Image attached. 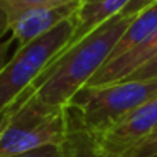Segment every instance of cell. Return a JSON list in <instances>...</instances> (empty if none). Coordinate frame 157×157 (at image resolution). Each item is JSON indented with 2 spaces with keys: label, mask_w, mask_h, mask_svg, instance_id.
I'll use <instances>...</instances> for the list:
<instances>
[{
  "label": "cell",
  "mask_w": 157,
  "mask_h": 157,
  "mask_svg": "<svg viewBox=\"0 0 157 157\" xmlns=\"http://www.w3.org/2000/svg\"><path fill=\"white\" fill-rule=\"evenodd\" d=\"M145 78H157V63L152 66H147V68H142L139 69L137 73H133L130 78L127 79H145ZM125 81V79H123Z\"/></svg>",
  "instance_id": "2e32d148"
},
{
  "label": "cell",
  "mask_w": 157,
  "mask_h": 157,
  "mask_svg": "<svg viewBox=\"0 0 157 157\" xmlns=\"http://www.w3.org/2000/svg\"><path fill=\"white\" fill-rule=\"evenodd\" d=\"M7 34H10V22H9V17L5 15V12L0 9V42L4 41Z\"/></svg>",
  "instance_id": "e0dca14e"
},
{
  "label": "cell",
  "mask_w": 157,
  "mask_h": 157,
  "mask_svg": "<svg viewBox=\"0 0 157 157\" xmlns=\"http://www.w3.org/2000/svg\"><path fill=\"white\" fill-rule=\"evenodd\" d=\"M9 113L7 112H0V133L4 132V128H5V125H7V122H9Z\"/></svg>",
  "instance_id": "ac0fdd59"
},
{
  "label": "cell",
  "mask_w": 157,
  "mask_h": 157,
  "mask_svg": "<svg viewBox=\"0 0 157 157\" xmlns=\"http://www.w3.org/2000/svg\"><path fill=\"white\" fill-rule=\"evenodd\" d=\"M9 157H61V145H44L39 149L29 150V152L15 154Z\"/></svg>",
  "instance_id": "4fadbf2b"
},
{
  "label": "cell",
  "mask_w": 157,
  "mask_h": 157,
  "mask_svg": "<svg viewBox=\"0 0 157 157\" xmlns=\"http://www.w3.org/2000/svg\"><path fill=\"white\" fill-rule=\"evenodd\" d=\"M128 2L130 0H81L79 9L75 15L76 27H75V32H73V37L69 39L68 46L61 51V54L66 52L68 49H71L76 42H79L83 37H86L90 32H93L100 24L122 14L123 9L128 5Z\"/></svg>",
  "instance_id": "ba28073f"
},
{
  "label": "cell",
  "mask_w": 157,
  "mask_h": 157,
  "mask_svg": "<svg viewBox=\"0 0 157 157\" xmlns=\"http://www.w3.org/2000/svg\"><path fill=\"white\" fill-rule=\"evenodd\" d=\"M68 133L64 112H41L24 105L9 118L0 133V157L29 152L44 145H61Z\"/></svg>",
  "instance_id": "277c9868"
},
{
  "label": "cell",
  "mask_w": 157,
  "mask_h": 157,
  "mask_svg": "<svg viewBox=\"0 0 157 157\" xmlns=\"http://www.w3.org/2000/svg\"><path fill=\"white\" fill-rule=\"evenodd\" d=\"M155 34H157V2L149 5L145 10L139 12L137 15L132 17L128 27L125 29L123 36L117 42V46L113 49L108 61L120 58V56L127 54V52L133 51L137 48H142Z\"/></svg>",
  "instance_id": "9c48e42d"
},
{
  "label": "cell",
  "mask_w": 157,
  "mask_h": 157,
  "mask_svg": "<svg viewBox=\"0 0 157 157\" xmlns=\"http://www.w3.org/2000/svg\"><path fill=\"white\" fill-rule=\"evenodd\" d=\"M155 2H157V0H130L128 5L123 9L122 14L123 15H128V17H133V15H137L139 12L145 10L149 5L155 4Z\"/></svg>",
  "instance_id": "9a60e30c"
},
{
  "label": "cell",
  "mask_w": 157,
  "mask_h": 157,
  "mask_svg": "<svg viewBox=\"0 0 157 157\" xmlns=\"http://www.w3.org/2000/svg\"><path fill=\"white\" fill-rule=\"evenodd\" d=\"M14 46H17V41H15V37L12 34L0 42V73L5 68V64L10 61L12 54H14V51H15V49H12Z\"/></svg>",
  "instance_id": "5bb4252c"
},
{
  "label": "cell",
  "mask_w": 157,
  "mask_h": 157,
  "mask_svg": "<svg viewBox=\"0 0 157 157\" xmlns=\"http://www.w3.org/2000/svg\"><path fill=\"white\" fill-rule=\"evenodd\" d=\"M75 0H0V9L5 12L9 17V22H14L19 15L24 12L32 10L37 7H46V5H59V4H68Z\"/></svg>",
  "instance_id": "8fae6325"
},
{
  "label": "cell",
  "mask_w": 157,
  "mask_h": 157,
  "mask_svg": "<svg viewBox=\"0 0 157 157\" xmlns=\"http://www.w3.org/2000/svg\"><path fill=\"white\" fill-rule=\"evenodd\" d=\"M118 157H157V139L139 144V145L123 152Z\"/></svg>",
  "instance_id": "7c38bea8"
},
{
  "label": "cell",
  "mask_w": 157,
  "mask_h": 157,
  "mask_svg": "<svg viewBox=\"0 0 157 157\" xmlns=\"http://www.w3.org/2000/svg\"><path fill=\"white\" fill-rule=\"evenodd\" d=\"M157 128V96L135 108L115 127L93 135L100 147L108 154L118 157L123 152L150 139Z\"/></svg>",
  "instance_id": "5b68a950"
},
{
  "label": "cell",
  "mask_w": 157,
  "mask_h": 157,
  "mask_svg": "<svg viewBox=\"0 0 157 157\" xmlns=\"http://www.w3.org/2000/svg\"><path fill=\"white\" fill-rule=\"evenodd\" d=\"M75 15L14 51L0 73V112H7L68 46L76 27Z\"/></svg>",
  "instance_id": "3957f363"
},
{
  "label": "cell",
  "mask_w": 157,
  "mask_h": 157,
  "mask_svg": "<svg viewBox=\"0 0 157 157\" xmlns=\"http://www.w3.org/2000/svg\"><path fill=\"white\" fill-rule=\"evenodd\" d=\"M154 96H157V78L85 86L64 108L68 128L98 135L115 127Z\"/></svg>",
  "instance_id": "7a4b0ae2"
},
{
  "label": "cell",
  "mask_w": 157,
  "mask_h": 157,
  "mask_svg": "<svg viewBox=\"0 0 157 157\" xmlns=\"http://www.w3.org/2000/svg\"><path fill=\"white\" fill-rule=\"evenodd\" d=\"M155 63H157V34L142 48H137L133 51L127 52V54L120 56V58L105 63L100 68V71L90 79V83L86 86H103V85H110V83L123 81V79L130 78L133 73H137L139 69L152 66Z\"/></svg>",
  "instance_id": "52a82bcc"
},
{
  "label": "cell",
  "mask_w": 157,
  "mask_h": 157,
  "mask_svg": "<svg viewBox=\"0 0 157 157\" xmlns=\"http://www.w3.org/2000/svg\"><path fill=\"white\" fill-rule=\"evenodd\" d=\"M79 2L81 0L59 5H46V7L32 9L19 15L10 24V34L17 41V48L32 42L34 39L44 36L46 32L64 22L66 19L73 17L79 9Z\"/></svg>",
  "instance_id": "8992f818"
},
{
  "label": "cell",
  "mask_w": 157,
  "mask_h": 157,
  "mask_svg": "<svg viewBox=\"0 0 157 157\" xmlns=\"http://www.w3.org/2000/svg\"><path fill=\"white\" fill-rule=\"evenodd\" d=\"M61 157H115L96 144L91 133L68 128L61 144Z\"/></svg>",
  "instance_id": "30bf717a"
},
{
  "label": "cell",
  "mask_w": 157,
  "mask_h": 157,
  "mask_svg": "<svg viewBox=\"0 0 157 157\" xmlns=\"http://www.w3.org/2000/svg\"><path fill=\"white\" fill-rule=\"evenodd\" d=\"M132 17L118 14L100 24L93 32L58 56L34 85L7 110L12 117L21 106L31 105L41 112H64L71 98L110 59L117 42L128 27Z\"/></svg>",
  "instance_id": "6da1fadb"
}]
</instances>
